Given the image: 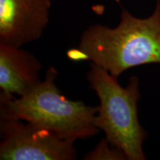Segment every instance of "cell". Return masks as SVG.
<instances>
[{"instance_id":"obj_7","label":"cell","mask_w":160,"mask_h":160,"mask_svg":"<svg viewBox=\"0 0 160 160\" xmlns=\"http://www.w3.org/2000/svg\"><path fill=\"white\" fill-rule=\"evenodd\" d=\"M84 160H127L125 152L112 145L106 137L82 158Z\"/></svg>"},{"instance_id":"obj_4","label":"cell","mask_w":160,"mask_h":160,"mask_svg":"<svg viewBox=\"0 0 160 160\" xmlns=\"http://www.w3.org/2000/svg\"><path fill=\"white\" fill-rule=\"evenodd\" d=\"M1 160H74L77 139L20 119L0 120Z\"/></svg>"},{"instance_id":"obj_6","label":"cell","mask_w":160,"mask_h":160,"mask_svg":"<svg viewBox=\"0 0 160 160\" xmlns=\"http://www.w3.org/2000/svg\"><path fill=\"white\" fill-rule=\"evenodd\" d=\"M42 65L22 47L0 43V88L19 97L28 93L42 81Z\"/></svg>"},{"instance_id":"obj_5","label":"cell","mask_w":160,"mask_h":160,"mask_svg":"<svg viewBox=\"0 0 160 160\" xmlns=\"http://www.w3.org/2000/svg\"><path fill=\"white\" fill-rule=\"evenodd\" d=\"M51 8V0H0V43L22 47L39 39Z\"/></svg>"},{"instance_id":"obj_1","label":"cell","mask_w":160,"mask_h":160,"mask_svg":"<svg viewBox=\"0 0 160 160\" xmlns=\"http://www.w3.org/2000/svg\"><path fill=\"white\" fill-rule=\"evenodd\" d=\"M78 48L87 60L117 78L137 66L160 64V0L147 18H137L122 8L115 28L90 26L80 37Z\"/></svg>"},{"instance_id":"obj_2","label":"cell","mask_w":160,"mask_h":160,"mask_svg":"<svg viewBox=\"0 0 160 160\" xmlns=\"http://www.w3.org/2000/svg\"><path fill=\"white\" fill-rule=\"evenodd\" d=\"M58 71L48 68L45 79L19 98L0 93V118L20 119L75 139H85L100 132L93 123L98 107L65 97L56 85Z\"/></svg>"},{"instance_id":"obj_8","label":"cell","mask_w":160,"mask_h":160,"mask_svg":"<svg viewBox=\"0 0 160 160\" xmlns=\"http://www.w3.org/2000/svg\"><path fill=\"white\" fill-rule=\"evenodd\" d=\"M68 57L70 59H71L72 61L74 62H79V61H85L87 60L86 59L85 55L84 54V53L82 51L78 48H73L70 49L67 53Z\"/></svg>"},{"instance_id":"obj_3","label":"cell","mask_w":160,"mask_h":160,"mask_svg":"<svg viewBox=\"0 0 160 160\" xmlns=\"http://www.w3.org/2000/svg\"><path fill=\"white\" fill-rule=\"evenodd\" d=\"M87 80L99 99L93 123L109 142L125 152L128 160H145L142 145L148 133L138 118L139 79L132 76L125 87L117 77L92 62Z\"/></svg>"}]
</instances>
